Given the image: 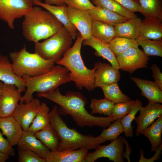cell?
<instances>
[{
    "label": "cell",
    "instance_id": "obj_12",
    "mask_svg": "<svg viewBox=\"0 0 162 162\" xmlns=\"http://www.w3.org/2000/svg\"><path fill=\"white\" fill-rule=\"evenodd\" d=\"M40 100L34 98L30 101L17 105L12 116L19 123L23 131H27L40 107Z\"/></svg>",
    "mask_w": 162,
    "mask_h": 162
},
{
    "label": "cell",
    "instance_id": "obj_43",
    "mask_svg": "<svg viewBox=\"0 0 162 162\" xmlns=\"http://www.w3.org/2000/svg\"><path fill=\"white\" fill-rule=\"evenodd\" d=\"M151 69L155 82L162 90V74L160 71V69L156 64H153L151 67Z\"/></svg>",
    "mask_w": 162,
    "mask_h": 162
},
{
    "label": "cell",
    "instance_id": "obj_24",
    "mask_svg": "<svg viewBox=\"0 0 162 162\" xmlns=\"http://www.w3.org/2000/svg\"><path fill=\"white\" fill-rule=\"evenodd\" d=\"M93 20L101 22L115 26L128 19L106 9L95 6L88 10Z\"/></svg>",
    "mask_w": 162,
    "mask_h": 162
},
{
    "label": "cell",
    "instance_id": "obj_14",
    "mask_svg": "<svg viewBox=\"0 0 162 162\" xmlns=\"http://www.w3.org/2000/svg\"><path fill=\"white\" fill-rule=\"evenodd\" d=\"M140 115L134 120L137 124L136 134L139 136L156 119L162 115V105L160 103H148L145 107H141Z\"/></svg>",
    "mask_w": 162,
    "mask_h": 162
},
{
    "label": "cell",
    "instance_id": "obj_26",
    "mask_svg": "<svg viewBox=\"0 0 162 162\" xmlns=\"http://www.w3.org/2000/svg\"><path fill=\"white\" fill-rule=\"evenodd\" d=\"M162 115L148 127L141 134L147 137L151 144V152H155L162 145Z\"/></svg>",
    "mask_w": 162,
    "mask_h": 162
},
{
    "label": "cell",
    "instance_id": "obj_17",
    "mask_svg": "<svg viewBox=\"0 0 162 162\" xmlns=\"http://www.w3.org/2000/svg\"><path fill=\"white\" fill-rule=\"evenodd\" d=\"M34 5L40 6L52 14L67 29L73 40L77 37V29L71 22L67 12L66 5L54 6L46 4L38 0H33Z\"/></svg>",
    "mask_w": 162,
    "mask_h": 162
},
{
    "label": "cell",
    "instance_id": "obj_20",
    "mask_svg": "<svg viewBox=\"0 0 162 162\" xmlns=\"http://www.w3.org/2000/svg\"><path fill=\"white\" fill-rule=\"evenodd\" d=\"M130 79L140 90L141 95L146 98L149 103H162V90L154 81L134 76Z\"/></svg>",
    "mask_w": 162,
    "mask_h": 162
},
{
    "label": "cell",
    "instance_id": "obj_32",
    "mask_svg": "<svg viewBox=\"0 0 162 162\" xmlns=\"http://www.w3.org/2000/svg\"><path fill=\"white\" fill-rule=\"evenodd\" d=\"M139 46L142 48V52L148 56L162 57V40H153L145 39L140 35L136 39Z\"/></svg>",
    "mask_w": 162,
    "mask_h": 162
},
{
    "label": "cell",
    "instance_id": "obj_41",
    "mask_svg": "<svg viewBox=\"0 0 162 162\" xmlns=\"http://www.w3.org/2000/svg\"><path fill=\"white\" fill-rule=\"evenodd\" d=\"M129 10L140 12V5L138 0H113Z\"/></svg>",
    "mask_w": 162,
    "mask_h": 162
},
{
    "label": "cell",
    "instance_id": "obj_19",
    "mask_svg": "<svg viewBox=\"0 0 162 162\" xmlns=\"http://www.w3.org/2000/svg\"><path fill=\"white\" fill-rule=\"evenodd\" d=\"M88 150L81 148L77 150L67 149L62 151H50L46 162H85Z\"/></svg>",
    "mask_w": 162,
    "mask_h": 162
},
{
    "label": "cell",
    "instance_id": "obj_29",
    "mask_svg": "<svg viewBox=\"0 0 162 162\" xmlns=\"http://www.w3.org/2000/svg\"><path fill=\"white\" fill-rule=\"evenodd\" d=\"M35 135L36 137L51 151L58 150L60 143V138L50 124L35 133Z\"/></svg>",
    "mask_w": 162,
    "mask_h": 162
},
{
    "label": "cell",
    "instance_id": "obj_42",
    "mask_svg": "<svg viewBox=\"0 0 162 162\" xmlns=\"http://www.w3.org/2000/svg\"><path fill=\"white\" fill-rule=\"evenodd\" d=\"M0 152L7 154L10 156L15 155L14 148L7 139L4 138L0 131Z\"/></svg>",
    "mask_w": 162,
    "mask_h": 162
},
{
    "label": "cell",
    "instance_id": "obj_36",
    "mask_svg": "<svg viewBox=\"0 0 162 162\" xmlns=\"http://www.w3.org/2000/svg\"><path fill=\"white\" fill-rule=\"evenodd\" d=\"M115 104L105 98L100 99L92 98L90 105L92 110L91 114L97 113L110 116L111 115L112 110Z\"/></svg>",
    "mask_w": 162,
    "mask_h": 162
},
{
    "label": "cell",
    "instance_id": "obj_34",
    "mask_svg": "<svg viewBox=\"0 0 162 162\" xmlns=\"http://www.w3.org/2000/svg\"><path fill=\"white\" fill-rule=\"evenodd\" d=\"M142 104V102L136 99L130 111L121 118V123L123 127L125 136L126 137H132L133 135V126L132 123L135 118L136 114L139 111Z\"/></svg>",
    "mask_w": 162,
    "mask_h": 162
},
{
    "label": "cell",
    "instance_id": "obj_49",
    "mask_svg": "<svg viewBox=\"0 0 162 162\" xmlns=\"http://www.w3.org/2000/svg\"><path fill=\"white\" fill-rule=\"evenodd\" d=\"M39 1H42L43 0H38Z\"/></svg>",
    "mask_w": 162,
    "mask_h": 162
},
{
    "label": "cell",
    "instance_id": "obj_35",
    "mask_svg": "<svg viewBox=\"0 0 162 162\" xmlns=\"http://www.w3.org/2000/svg\"><path fill=\"white\" fill-rule=\"evenodd\" d=\"M108 45L116 56L131 47H138L136 39L116 37Z\"/></svg>",
    "mask_w": 162,
    "mask_h": 162
},
{
    "label": "cell",
    "instance_id": "obj_47",
    "mask_svg": "<svg viewBox=\"0 0 162 162\" xmlns=\"http://www.w3.org/2000/svg\"><path fill=\"white\" fill-rule=\"evenodd\" d=\"M10 156L0 152V162H5L9 158Z\"/></svg>",
    "mask_w": 162,
    "mask_h": 162
},
{
    "label": "cell",
    "instance_id": "obj_18",
    "mask_svg": "<svg viewBox=\"0 0 162 162\" xmlns=\"http://www.w3.org/2000/svg\"><path fill=\"white\" fill-rule=\"evenodd\" d=\"M0 129L12 146L17 145L23 130L13 116L0 118Z\"/></svg>",
    "mask_w": 162,
    "mask_h": 162
},
{
    "label": "cell",
    "instance_id": "obj_44",
    "mask_svg": "<svg viewBox=\"0 0 162 162\" xmlns=\"http://www.w3.org/2000/svg\"><path fill=\"white\" fill-rule=\"evenodd\" d=\"M162 145L155 151L154 155L151 158H146L144 157V152L142 149L140 150V159L139 162H154L160 159L162 154Z\"/></svg>",
    "mask_w": 162,
    "mask_h": 162
},
{
    "label": "cell",
    "instance_id": "obj_30",
    "mask_svg": "<svg viewBox=\"0 0 162 162\" xmlns=\"http://www.w3.org/2000/svg\"><path fill=\"white\" fill-rule=\"evenodd\" d=\"M49 111L47 104L44 102L41 103L38 112L27 130L35 133L49 125Z\"/></svg>",
    "mask_w": 162,
    "mask_h": 162
},
{
    "label": "cell",
    "instance_id": "obj_8",
    "mask_svg": "<svg viewBox=\"0 0 162 162\" xmlns=\"http://www.w3.org/2000/svg\"><path fill=\"white\" fill-rule=\"evenodd\" d=\"M34 5L33 0H0V19L14 29L15 20L27 14Z\"/></svg>",
    "mask_w": 162,
    "mask_h": 162
},
{
    "label": "cell",
    "instance_id": "obj_37",
    "mask_svg": "<svg viewBox=\"0 0 162 162\" xmlns=\"http://www.w3.org/2000/svg\"><path fill=\"white\" fill-rule=\"evenodd\" d=\"M121 118L113 122L108 128L104 129L99 136L106 141H114L120 134L124 132V130L121 123Z\"/></svg>",
    "mask_w": 162,
    "mask_h": 162
},
{
    "label": "cell",
    "instance_id": "obj_23",
    "mask_svg": "<svg viewBox=\"0 0 162 162\" xmlns=\"http://www.w3.org/2000/svg\"><path fill=\"white\" fill-rule=\"evenodd\" d=\"M148 40H162V20L145 18L142 20L140 28V35Z\"/></svg>",
    "mask_w": 162,
    "mask_h": 162
},
{
    "label": "cell",
    "instance_id": "obj_48",
    "mask_svg": "<svg viewBox=\"0 0 162 162\" xmlns=\"http://www.w3.org/2000/svg\"><path fill=\"white\" fill-rule=\"evenodd\" d=\"M3 84V83L2 82L0 81V96Z\"/></svg>",
    "mask_w": 162,
    "mask_h": 162
},
{
    "label": "cell",
    "instance_id": "obj_46",
    "mask_svg": "<svg viewBox=\"0 0 162 162\" xmlns=\"http://www.w3.org/2000/svg\"><path fill=\"white\" fill-rule=\"evenodd\" d=\"M45 3L50 5L62 6L66 5L64 0H45Z\"/></svg>",
    "mask_w": 162,
    "mask_h": 162
},
{
    "label": "cell",
    "instance_id": "obj_38",
    "mask_svg": "<svg viewBox=\"0 0 162 162\" xmlns=\"http://www.w3.org/2000/svg\"><path fill=\"white\" fill-rule=\"evenodd\" d=\"M18 162H46V159L27 148L18 146Z\"/></svg>",
    "mask_w": 162,
    "mask_h": 162
},
{
    "label": "cell",
    "instance_id": "obj_27",
    "mask_svg": "<svg viewBox=\"0 0 162 162\" xmlns=\"http://www.w3.org/2000/svg\"><path fill=\"white\" fill-rule=\"evenodd\" d=\"M92 33L93 37L108 43L116 37L115 26L94 20Z\"/></svg>",
    "mask_w": 162,
    "mask_h": 162
},
{
    "label": "cell",
    "instance_id": "obj_25",
    "mask_svg": "<svg viewBox=\"0 0 162 162\" xmlns=\"http://www.w3.org/2000/svg\"><path fill=\"white\" fill-rule=\"evenodd\" d=\"M141 21L140 18L137 17L115 26L116 37L136 39L140 35Z\"/></svg>",
    "mask_w": 162,
    "mask_h": 162
},
{
    "label": "cell",
    "instance_id": "obj_15",
    "mask_svg": "<svg viewBox=\"0 0 162 162\" xmlns=\"http://www.w3.org/2000/svg\"><path fill=\"white\" fill-rule=\"evenodd\" d=\"M96 69L94 74V87H101L118 82L121 74L119 70L116 69L109 64L99 61L95 63Z\"/></svg>",
    "mask_w": 162,
    "mask_h": 162
},
{
    "label": "cell",
    "instance_id": "obj_3",
    "mask_svg": "<svg viewBox=\"0 0 162 162\" xmlns=\"http://www.w3.org/2000/svg\"><path fill=\"white\" fill-rule=\"evenodd\" d=\"M63 26L50 12L39 7H34L24 16L22 34L29 41L35 43L56 33Z\"/></svg>",
    "mask_w": 162,
    "mask_h": 162
},
{
    "label": "cell",
    "instance_id": "obj_39",
    "mask_svg": "<svg viewBox=\"0 0 162 162\" xmlns=\"http://www.w3.org/2000/svg\"><path fill=\"white\" fill-rule=\"evenodd\" d=\"M135 100L115 104L112 108L111 115L116 119L122 118L131 110Z\"/></svg>",
    "mask_w": 162,
    "mask_h": 162
},
{
    "label": "cell",
    "instance_id": "obj_13",
    "mask_svg": "<svg viewBox=\"0 0 162 162\" xmlns=\"http://www.w3.org/2000/svg\"><path fill=\"white\" fill-rule=\"evenodd\" d=\"M69 19L80 34L83 40L92 36V19L87 10L67 7Z\"/></svg>",
    "mask_w": 162,
    "mask_h": 162
},
{
    "label": "cell",
    "instance_id": "obj_2",
    "mask_svg": "<svg viewBox=\"0 0 162 162\" xmlns=\"http://www.w3.org/2000/svg\"><path fill=\"white\" fill-rule=\"evenodd\" d=\"M76 41L63 54L62 58L56 63L66 68L69 71L71 81L76 88L81 90L85 88L90 91L94 89V74L95 66L92 69L88 68L84 65L81 55V50L83 39L79 32H77Z\"/></svg>",
    "mask_w": 162,
    "mask_h": 162
},
{
    "label": "cell",
    "instance_id": "obj_16",
    "mask_svg": "<svg viewBox=\"0 0 162 162\" xmlns=\"http://www.w3.org/2000/svg\"><path fill=\"white\" fill-rule=\"evenodd\" d=\"M0 81L5 84L14 85L22 92L26 90V86L22 78L15 74L8 57L1 54H0Z\"/></svg>",
    "mask_w": 162,
    "mask_h": 162
},
{
    "label": "cell",
    "instance_id": "obj_40",
    "mask_svg": "<svg viewBox=\"0 0 162 162\" xmlns=\"http://www.w3.org/2000/svg\"><path fill=\"white\" fill-rule=\"evenodd\" d=\"M67 7L88 10L94 8L89 0H64Z\"/></svg>",
    "mask_w": 162,
    "mask_h": 162
},
{
    "label": "cell",
    "instance_id": "obj_4",
    "mask_svg": "<svg viewBox=\"0 0 162 162\" xmlns=\"http://www.w3.org/2000/svg\"><path fill=\"white\" fill-rule=\"evenodd\" d=\"M57 106L54 105L49 112L50 124L58 134L60 143L57 150L67 149L77 150L81 148L88 149H95L106 141L99 136L84 135L75 129L70 128L61 118Z\"/></svg>",
    "mask_w": 162,
    "mask_h": 162
},
{
    "label": "cell",
    "instance_id": "obj_9",
    "mask_svg": "<svg viewBox=\"0 0 162 162\" xmlns=\"http://www.w3.org/2000/svg\"><path fill=\"white\" fill-rule=\"evenodd\" d=\"M125 137L119 136L116 140L107 145L98 146L94 152L88 153L84 158L85 162H94L101 158H108L114 162H124L122 156L124 148Z\"/></svg>",
    "mask_w": 162,
    "mask_h": 162
},
{
    "label": "cell",
    "instance_id": "obj_45",
    "mask_svg": "<svg viewBox=\"0 0 162 162\" xmlns=\"http://www.w3.org/2000/svg\"><path fill=\"white\" fill-rule=\"evenodd\" d=\"M124 144H125L126 146V151L125 152H123L122 156L123 158H125L128 162H130V155L132 152V150L128 142L125 140L124 141Z\"/></svg>",
    "mask_w": 162,
    "mask_h": 162
},
{
    "label": "cell",
    "instance_id": "obj_5",
    "mask_svg": "<svg viewBox=\"0 0 162 162\" xmlns=\"http://www.w3.org/2000/svg\"><path fill=\"white\" fill-rule=\"evenodd\" d=\"M69 71L60 64L54 65L49 71L38 76L22 77L27 88L20 103H27L34 98L35 92L44 93L52 91L60 85L71 82Z\"/></svg>",
    "mask_w": 162,
    "mask_h": 162
},
{
    "label": "cell",
    "instance_id": "obj_11",
    "mask_svg": "<svg viewBox=\"0 0 162 162\" xmlns=\"http://www.w3.org/2000/svg\"><path fill=\"white\" fill-rule=\"evenodd\" d=\"M22 92L14 85L3 83L0 96V118L12 115Z\"/></svg>",
    "mask_w": 162,
    "mask_h": 162
},
{
    "label": "cell",
    "instance_id": "obj_33",
    "mask_svg": "<svg viewBox=\"0 0 162 162\" xmlns=\"http://www.w3.org/2000/svg\"><path fill=\"white\" fill-rule=\"evenodd\" d=\"M100 88L103 92L104 98L115 104L131 100L128 95L122 92L118 82L112 83Z\"/></svg>",
    "mask_w": 162,
    "mask_h": 162
},
{
    "label": "cell",
    "instance_id": "obj_1",
    "mask_svg": "<svg viewBox=\"0 0 162 162\" xmlns=\"http://www.w3.org/2000/svg\"><path fill=\"white\" fill-rule=\"evenodd\" d=\"M39 97L47 98L58 104L60 115H69L77 125L81 127L97 126L108 127L111 123L117 120L112 115L106 117H97L89 113L86 109L87 100L80 92L69 91L65 94L60 92L58 88L47 92L37 93Z\"/></svg>",
    "mask_w": 162,
    "mask_h": 162
},
{
    "label": "cell",
    "instance_id": "obj_6",
    "mask_svg": "<svg viewBox=\"0 0 162 162\" xmlns=\"http://www.w3.org/2000/svg\"><path fill=\"white\" fill-rule=\"evenodd\" d=\"M9 56L14 73L20 78L38 76L49 71L55 65L51 60L45 59L35 52H29L25 46L19 51L10 52Z\"/></svg>",
    "mask_w": 162,
    "mask_h": 162
},
{
    "label": "cell",
    "instance_id": "obj_7",
    "mask_svg": "<svg viewBox=\"0 0 162 162\" xmlns=\"http://www.w3.org/2000/svg\"><path fill=\"white\" fill-rule=\"evenodd\" d=\"M73 39L64 26L55 34L42 42L35 43V52L43 58L58 61L71 46Z\"/></svg>",
    "mask_w": 162,
    "mask_h": 162
},
{
    "label": "cell",
    "instance_id": "obj_31",
    "mask_svg": "<svg viewBox=\"0 0 162 162\" xmlns=\"http://www.w3.org/2000/svg\"><path fill=\"white\" fill-rule=\"evenodd\" d=\"M95 6L108 10L128 19L137 17L134 13L131 11L113 0H92Z\"/></svg>",
    "mask_w": 162,
    "mask_h": 162
},
{
    "label": "cell",
    "instance_id": "obj_10",
    "mask_svg": "<svg viewBox=\"0 0 162 162\" xmlns=\"http://www.w3.org/2000/svg\"><path fill=\"white\" fill-rule=\"evenodd\" d=\"M119 69L133 73L136 70L147 66L149 58L138 47H130L116 56Z\"/></svg>",
    "mask_w": 162,
    "mask_h": 162
},
{
    "label": "cell",
    "instance_id": "obj_21",
    "mask_svg": "<svg viewBox=\"0 0 162 162\" xmlns=\"http://www.w3.org/2000/svg\"><path fill=\"white\" fill-rule=\"evenodd\" d=\"M84 46H89L94 49L95 55L107 60L114 68L119 69L118 62L116 56L109 46L108 43L92 36L89 39L84 40Z\"/></svg>",
    "mask_w": 162,
    "mask_h": 162
},
{
    "label": "cell",
    "instance_id": "obj_22",
    "mask_svg": "<svg viewBox=\"0 0 162 162\" xmlns=\"http://www.w3.org/2000/svg\"><path fill=\"white\" fill-rule=\"evenodd\" d=\"M27 148L32 151L40 157L46 159L50 152V149L35 136V133L23 131L22 137L17 145Z\"/></svg>",
    "mask_w": 162,
    "mask_h": 162
},
{
    "label": "cell",
    "instance_id": "obj_28",
    "mask_svg": "<svg viewBox=\"0 0 162 162\" xmlns=\"http://www.w3.org/2000/svg\"><path fill=\"white\" fill-rule=\"evenodd\" d=\"M140 12L145 18L162 20V0H138Z\"/></svg>",
    "mask_w": 162,
    "mask_h": 162
}]
</instances>
